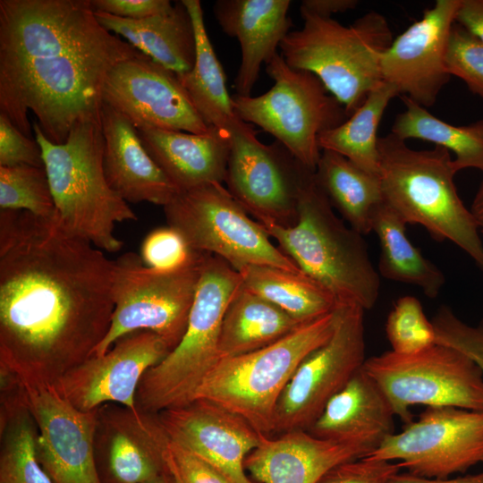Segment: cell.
<instances>
[{"label": "cell", "instance_id": "obj_1", "mask_svg": "<svg viewBox=\"0 0 483 483\" xmlns=\"http://www.w3.org/2000/svg\"><path fill=\"white\" fill-rule=\"evenodd\" d=\"M114 260L58 221L0 212V367L54 386L94 353L114 312Z\"/></svg>", "mask_w": 483, "mask_h": 483}, {"label": "cell", "instance_id": "obj_2", "mask_svg": "<svg viewBox=\"0 0 483 483\" xmlns=\"http://www.w3.org/2000/svg\"><path fill=\"white\" fill-rule=\"evenodd\" d=\"M140 52L97 20L90 0L0 1V113L34 139L64 143L86 123H101L110 71Z\"/></svg>", "mask_w": 483, "mask_h": 483}, {"label": "cell", "instance_id": "obj_3", "mask_svg": "<svg viewBox=\"0 0 483 483\" xmlns=\"http://www.w3.org/2000/svg\"><path fill=\"white\" fill-rule=\"evenodd\" d=\"M297 213L292 226L259 224L338 305L373 308L379 297L380 275L369 258L363 235L337 216L316 181L315 171L306 166L300 179Z\"/></svg>", "mask_w": 483, "mask_h": 483}, {"label": "cell", "instance_id": "obj_4", "mask_svg": "<svg viewBox=\"0 0 483 483\" xmlns=\"http://www.w3.org/2000/svg\"><path fill=\"white\" fill-rule=\"evenodd\" d=\"M378 153L384 201L407 225L423 226L437 242H452L483 274L480 231L458 194L450 152L436 146L416 150L390 132L378 138Z\"/></svg>", "mask_w": 483, "mask_h": 483}, {"label": "cell", "instance_id": "obj_5", "mask_svg": "<svg viewBox=\"0 0 483 483\" xmlns=\"http://www.w3.org/2000/svg\"><path fill=\"white\" fill-rule=\"evenodd\" d=\"M42 150L56 217L69 232L106 252H117V223L137 220L133 210L108 184L103 168L101 123L75 126L62 144L49 141L32 124Z\"/></svg>", "mask_w": 483, "mask_h": 483}, {"label": "cell", "instance_id": "obj_6", "mask_svg": "<svg viewBox=\"0 0 483 483\" xmlns=\"http://www.w3.org/2000/svg\"><path fill=\"white\" fill-rule=\"evenodd\" d=\"M303 26L280 44L281 56L295 69L316 75L348 117L382 82L381 57L394 38L384 15L369 11L350 26L301 9Z\"/></svg>", "mask_w": 483, "mask_h": 483}, {"label": "cell", "instance_id": "obj_7", "mask_svg": "<svg viewBox=\"0 0 483 483\" xmlns=\"http://www.w3.org/2000/svg\"><path fill=\"white\" fill-rule=\"evenodd\" d=\"M242 284L239 272L227 262L204 253L185 333L178 345L144 374L136 395L140 411L157 414L195 400L202 380L220 360L223 319Z\"/></svg>", "mask_w": 483, "mask_h": 483}, {"label": "cell", "instance_id": "obj_8", "mask_svg": "<svg viewBox=\"0 0 483 483\" xmlns=\"http://www.w3.org/2000/svg\"><path fill=\"white\" fill-rule=\"evenodd\" d=\"M335 309L261 349L220 359L202 380L195 399L211 401L239 415L263 435L274 434L278 401L302 360L331 337Z\"/></svg>", "mask_w": 483, "mask_h": 483}, {"label": "cell", "instance_id": "obj_9", "mask_svg": "<svg viewBox=\"0 0 483 483\" xmlns=\"http://www.w3.org/2000/svg\"><path fill=\"white\" fill-rule=\"evenodd\" d=\"M273 87L257 96H232L238 118L270 133L301 165L315 171L321 156L318 136L348 115L313 73L289 66L280 54L266 63Z\"/></svg>", "mask_w": 483, "mask_h": 483}, {"label": "cell", "instance_id": "obj_10", "mask_svg": "<svg viewBox=\"0 0 483 483\" xmlns=\"http://www.w3.org/2000/svg\"><path fill=\"white\" fill-rule=\"evenodd\" d=\"M204 253L174 271H157L140 255L126 252L114 260V312L110 328L92 356L105 354L120 338L149 331L174 350L188 324Z\"/></svg>", "mask_w": 483, "mask_h": 483}, {"label": "cell", "instance_id": "obj_11", "mask_svg": "<svg viewBox=\"0 0 483 483\" xmlns=\"http://www.w3.org/2000/svg\"><path fill=\"white\" fill-rule=\"evenodd\" d=\"M163 208L167 225L193 250L219 257L236 271L250 265L301 271L223 183L180 191Z\"/></svg>", "mask_w": 483, "mask_h": 483}, {"label": "cell", "instance_id": "obj_12", "mask_svg": "<svg viewBox=\"0 0 483 483\" xmlns=\"http://www.w3.org/2000/svg\"><path fill=\"white\" fill-rule=\"evenodd\" d=\"M362 369L406 424L413 420L410 409L417 404L483 411V373L451 346L435 343L411 354L387 351L367 358Z\"/></svg>", "mask_w": 483, "mask_h": 483}, {"label": "cell", "instance_id": "obj_13", "mask_svg": "<svg viewBox=\"0 0 483 483\" xmlns=\"http://www.w3.org/2000/svg\"><path fill=\"white\" fill-rule=\"evenodd\" d=\"M364 312L356 305L337 306L331 337L302 360L278 401L274 434L309 430L328 401L362 368Z\"/></svg>", "mask_w": 483, "mask_h": 483}, {"label": "cell", "instance_id": "obj_14", "mask_svg": "<svg viewBox=\"0 0 483 483\" xmlns=\"http://www.w3.org/2000/svg\"><path fill=\"white\" fill-rule=\"evenodd\" d=\"M364 458L399 461L400 469L430 479L465 472L483 462V411L427 407Z\"/></svg>", "mask_w": 483, "mask_h": 483}, {"label": "cell", "instance_id": "obj_15", "mask_svg": "<svg viewBox=\"0 0 483 483\" xmlns=\"http://www.w3.org/2000/svg\"><path fill=\"white\" fill-rule=\"evenodd\" d=\"M230 134L228 191L258 223L294 225L304 165L279 141L260 142L247 123Z\"/></svg>", "mask_w": 483, "mask_h": 483}, {"label": "cell", "instance_id": "obj_16", "mask_svg": "<svg viewBox=\"0 0 483 483\" xmlns=\"http://www.w3.org/2000/svg\"><path fill=\"white\" fill-rule=\"evenodd\" d=\"M102 101L124 115L136 129L201 134L212 128L194 107L177 74L142 53L120 62L110 71Z\"/></svg>", "mask_w": 483, "mask_h": 483}, {"label": "cell", "instance_id": "obj_17", "mask_svg": "<svg viewBox=\"0 0 483 483\" xmlns=\"http://www.w3.org/2000/svg\"><path fill=\"white\" fill-rule=\"evenodd\" d=\"M38 428L37 453L52 483H102L95 457L98 409L82 411L54 386H21Z\"/></svg>", "mask_w": 483, "mask_h": 483}, {"label": "cell", "instance_id": "obj_18", "mask_svg": "<svg viewBox=\"0 0 483 483\" xmlns=\"http://www.w3.org/2000/svg\"><path fill=\"white\" fill-rule=\"evenodd\" d=\"M170 352L155 333L136 331L120 338L105 354L91 356L66 372L54 386L82 411L97 410L106 402L137 411L136 395L144 374Z\"/></svg>", "mask_w": 483, "mask_h": 483}, {"label": "cell", "instance_id": "obj_19", "mask_svg": "<svg viewBox=\"0 0 483 483\" xmlns=\"http://www.w3.org/2000/svg\"><path fill=\"white\" fill-rule=\"evenodd\" d=\"M461 0H436L422 17L394 38L381 57L384 82L398 95L432 106L449 81L445 55Z\"/></svg>", "mask_w": 483, "mask_h": 483}, {"label": "cell", "instance_id": "obj_20", "mask_svg": "<svg viewBox=\"0 0 483 483\" xmlns=\"http://www.w3.org/2000/svg\"><path fill=\"white\" fill-rule=\"evenodd\" d=\"M157 416L170 440L208 462L231 483H254L244 462L263 434L244 419L202 398Z\"/></svg>", "mask_w": 483, "mask_h": 483}, {"label": "cell", "instance_id": "obj_21", "mask_svg": "<svg viewBox=\"0 0 483 483\" xmlns=\"http://www.w3.org/2000/svg\"><path fill=\"white\" fill-rule=\"evenodd\" d=\"M103 168L110 187L127 203L162 207L179 192L143 147L134 125L103 103Z\"/></svg>", "mask_w": 483, "mask_h": 483}, {"label": "cell", "instance_id": "obj_22", "mask_svg": "<svg viewBox=\"0 0 483 483\" xmlns=\"http://www.w3.org/2000/svg\"><path fill=\"white\" fill-rule=\"evenodd\" d=\"M262 435L244 467L260 483H318L333 467L363 458L359 446L318 438L308 430Z\"/></svg>", "mask_w": 483, "mask_h": 483}, {"label": "cell", "instance_id": "obj_23", "mask_svg": "<svg viewBox=\"0 0 483 483\" xmlns=\"http://www.w3.org/2000/svg\"><path fill=\"white\" fill-rule=\"evenodd\" d=\"M394 417L381 389L361 368L328 401L308 431L321 439L359 446L368 455L394 433Z\"/></svg>", "mask_w": 483, "mask_h": 483}, {"label": "cell", "instance_id": "obj_24", "mask_svg": "<svg viewBox=\"0 0 483 483\" xmlns=\"http://www.w3.org/2000/svg\"><path fill=\"white\" fill-rule=\"evenodd\" d=\"M289 0H217L215 17L223 31L235 38L242 51L234 80L236 94L250 96L262 64L277 54V47L291 31Z\"/></svg>", "mask_w": 483, "mask_h": 483}, {"label": "cell", "instance_id": "obj_25", "mask_svg": "<svg viewBox=\"0 0 483 483\" xmlns=\"http://www.w3.org/2000/svg\"><path fill=\"white\" fill-rule=\"evenodd\" d=\"M136 130L147 152L179 192L225 182L229 131L215 127L201 134L147 127Z\"/></svg>", "mask_w": 483, "mask_h": 483}, {"label": "cell", "instance_id": "obj_26", "mask_svg": "<svg viewBox=\"0 0 483 483\" xmlns=\"http://www.w3.org/2000/svg\"><path fill=\"white\" fill-rule=\"evenodd\" d=\"M98 420L105 425L114 483H146L165 471L162 453L168 436L157 414L125 407L104 412L99 408Z\"/></svg>", "mask_w": 483, "mask_h": 483}, {"label": "cell", "instance_id": "obj_27", "mask_svg": "<svg viewBox=\"0 0 483 483\" xmlns=\"http://www.w3.org/2000/svg\"><path fill=\"white\" fill-rule=\"evenodd\" d=\"M97 20L140 53L176 74L190 72L196 59L193 21L182 1L167 13L133 21L95 11Z\"/></svg>", "mask_w": 483, "mask_h": 483}, {"label": "cell", "instance_id": "obj_28", "mask_svg": "<svg viewBox=\"0 0 483 483\" xmlns=\"http://www.w3.org/2000/svg\"><path fill=\"white\" fill-rule=\"evenodd\" d=\"M182 1L193 21L196 59L190 72L177 76L204 122L231 132L245 122L234 113L225 74L207 33L200 1Z\"/></svg>", "mask_w": 483, "mask_h": 483}, {"label": "cell", "instance_id": "obj_29", "mask_svg": "<svg viewBox=\"0 0 483 483\" xmlns=\"http://www.w3.org/2000/svg\"><path fill=\"white\" fill-rule=\"evenodd\" d=\"M301 324L242 284L225 313L219 340L220 359L261 349Z\"/></svg>", "mask_w": 483, "mask_h": 483}, {"label": "cell", "instance_id": "obj_30", "mask_svg": "<svg viewBox=\"0 0 483 483\" xmlns=\"http://www.w3.org/2000/svg\"><path fill=\"white\" fill-rule=\"evenodd\" d=\"M315 178L350 227L362 235L371 233L374 212L384 202L378 175L367 173L338 153L324 149Z\"/></svg>", "mask_w": 483, "mask_h": 483}, {"label": "cell", "instance_id": "obj_31", "mask_svg": "<svg viewBox=\"0 0 483 483\" xmlns=\"http://www.w3.org/2000/svg\"><path fill=\"white\" fill-rule=\"evenodd\" d=\"M406 225L385 201L375 210L371 232L380 246L378 273L386 279L415 285L435 299L445 285V275L411 242Z\"/></svg>", "mask_w": 483, "mask_h": 483}, {"label": "cell", "instance_id": "obj_32", "mask_svg": "<svg viewBox=\"0 0 483 483\" xmlns=\"http://www.w3.org/2000/svg\"><path fill=\"white\" fill-rule=\"evenodd\" d=\"M238 272L246 289L274 303L300 323L321 318L338 306L329 292L301 271L250 265Z\"/></svg>", "mask_w": 483, "mask_h": 483}, {"label": "cell", "instance_id": "obj_33", "mask_svg": "<svg viewBox=\"0 0 483 483\" xmlns=\"http://www.w3.org/2000/svg\"><path fill=\"white\" fill-rule=\"evenodd\" d=\"M405 109L392 124L391 133L406 141L417 139L434 143L454 154L457 173L474 168L483 173V119L453 125L430 114L426 107L402 96Z\"/></svg>", "mask_w": 483, "mask_h": 483}, {"label": "cell", "instance_id": "obj_34", "mask_svg": "<svg viewBox=\"0 0 483 483\" xmlns=\"http://www.w3.org/2000/svg\"><path fill=\"white\" fill-rule=\"evenodd\" d=\"M396 96V89L383 81L342 124L318 136L320 149L338 153L367 173L378 175L377 129L388 104Z\"/></svg>", "mask_w": 483, "mask_h": 483}, {"label": "cell", "instance_id": "obj_35", "mask_svg": "<svg viewBox=\"0 0 483 483\" xmlns=\"http://www.w3.org/2000/svg\"><path fill=\"white\" fill-rule=\"evenodd\" d=\"M2 402L0 483H52L38 458V428L21 388Z\"/></svg>", "mask_w": 483, "mask_h": 483}, {"label": "cell", "instance_id": "obj_36", "mask_svg": "<svg viewBox=\"0 0 483 483\" xmlns=\"http://www.w3.org/2000/svg\"><path fill=\"white\" fill-rule=\"evenodd\" d=\"M0 208L54 218L55 207L45 167L0 166Z\"/></svg>", "mask_w": 483, "mask_h": 483}, {"label": "cell", "instance_id": "obj_37", "mask_svg": "<svg viewBox=\"0 0 483 483\" xmlns=\"http://www.w3.org/2000/svg\"><path fill=\"white\" fill-rule=\"evenodd\" d=\"M386 333L391 351L411 354L436 343L432 320H428L422 304L414 296L400 297L386 322Z\"/></svg>", "mask_w": 483, "mask_h": 483}, {"label": "cell", "instance_id": "obj_38", "mask_svg": "<svg viewBox=\"0 0 483 483\" xmlns=\"http://www.w3.org/2000/svg\"><path fill=\"white\" fill-rule=\"evenodd\" d=\"M445 65L450 76L462 80L483 98V42L455 21L448 37Z\"/></svg>", "mask_w": 483, "mask_h": 483}, {"label": "cell", "instance_id": "obj_39", "mask_svg": "<svg viewBox=\"0 0 483 483\" xmlns=\"http://www.w3.org/2000/svg\"><path fill=\"white\" fill-rule=\"evenodd\" d=\"M199 253L188 245L176 229L167 225L156 228L146 235L140 256L148 267L167 272L189 265Z\"/></svg>", "mask_w": 483, "mask_h": 483}, {"label": "cell", "instance_id": "obj_40", "mask_svg": "<svg viewBox=\"0 0 483 483\" xmlns=\"http://www.w3.org/2000/svg\"><path fill=\"white\" fill-rule=\"evenodd\" d=\"M436 343L451 346L469 356L483 373V319L469 325L442 305L432 318Z\"/></svg>", "mask_w": 483, "mask_h": 483}, {"label": "cell", "instance_id": "obj_41", "mask_svg": "<svg viewBox=\"0 0 483 483\" xmlns=\"http://www.w3.org/2000/svg\"><path fill=\"white\" fill-rule=\"evenodd\" d=\"M162 457L175 483H231L208 462L169 438Z\"/></svg>", "mask_w": 483, "mask_h": 483}, {"label": "cell", "instance_id": "obj_42", "mask_svg": "<svg viewBox=\"0 0 483 483\" xmlns=\"http://www.w3.org/2000/svg\"><path fill=\"white\" fill-rule=\"evenodd\" d=\"M21 165L45 167L41 148L0 113V166Z\"/></svg>", "mask_w": 483, "mask_h": 483}, {"label": "cell", "instance_id": "obj_43", "mask_svg": "<svg viewBox=\"0 0 483 483\" xmlns=\"http://www.w3.org/2000/svg\"><path fill=\"white\" fill-rule=\"evenodd\" d=\"M400 470L398 463L363 457L333 467L318 483H389Z\"/></svg>", "mask_w": 483, "mask_h": 483}, {"label": "cell", "instance_id": "obj_44", "mask_svg": "<svg viewBox=\"0 0 483 483\" xmlns=\"http://www.w3.org/2000/svg\"><path fill=\"white\" fill-rule=\"evenodd\" d=\"M95 11L128 20H142L169 12L174 7L168 0H90Z\"/></svg>", "mask_w": 483, "mask_h": 483}, {"label": "cell", "instance_id": "obj_45", "mask_svg": "<svg viewBox=\"0 0 483 483\" xmlns=\"http://www.w3.org/2000/svg\"><path fill=\"white\" fill-rule=\"evenodd\" d=\"M454 21L483 42V0H461Z\"/></svg>", "mask_w": 483, "mask_h": 483}, {"label": "cell", "instance_id": "obj_46", "mask_svg": "<svg viewBox=\"0 0 483 483\" xmlns=\"http://www.w3.org/2000/svg\"><path fill=\"white\" fill-rule=\"evenodd\" d=\"M358 0H303L301 9L323 18H331L334 13L355 9Z\"/></svg>", "mask_w": 483, "mask_h": 483}, {"label": "cell", "instance_id": "obj_47", "mask_svg": "<svg viewBox=\"0 0 483 483\" xmlns=\"http://www.w3.org/2000/svg\"><path fill=\"white\" fill-rule=\"evenodd\" d=\"M389 483H483V471L478 474L466 475L454 479H430L413 475L411 473L394 474Z\"/></svg>", "mask_w": 483, "mask_h": 483}, {"label": "cell", "instance_id": "obj_48", "mask_svg": "<svg viewBox=\"0 0 483 483\" xmlns=\"http://www.w3.org/2000/svg\"><path fill=\"white\" fill-rule=\"evenodd\" d=\"M480 232L483 233V178L470 208Z\"/></svg>", "mask_w": 483, "mask_h": 483}, {"label": "cell", "instance_id": "obj_49", "mask_svg": "<svg viewBox=\"0 0 483 483\" xmlns=\"http://www.w3.org/2000/svg\"><path fill=\"white\" fill-rule=\"evenodd\" d=\"M146 483H175L172 476L165 470Z\"/></svg>", "mask_w": 483, "mask_h": 483}]
</instances>
